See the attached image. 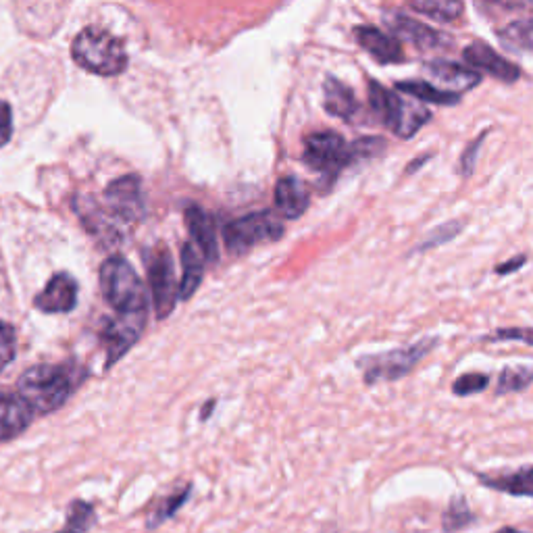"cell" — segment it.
Returning a JSON list of instances; mask_svg holds the SVG:
<instances>
[{
    "label": "cell",
    "mask_w": 533,
    "mask_h": 533,
    "mask_svg": "<svg viewBox=\"0 0 533 533\" xmlns=\"http://www.w3.org/2000/svg\"><path fill=\"white\" fill-rule=\"evenodd\" d=\"M71 57L88 73L115 78L128 67V53L119 38L103 28H84L71 42Z\"/></svg>",
    "instance_id": "obj_1"
},
{
    "label": "cell",
    "mask_w": 533,
    "mask_h": 533,
    "mask_svg": "<svg viewBox=\"0 0 533 533\" xmlns=\"http://www.w3.org/2000/svg\"><path fill=\"white\" fill-rule=\"evenodd\" d=\"M17 390L34 415H48L71 396L73 377L65 365H38L19 377Z\"/></svg>",
    "instance_id": "obj_2"
},
{
    "label": "cell",
    "mask_w": 533,
    "mask_h": 533,
    "mask_svg": "<svg viewBox=\"0 0 533 533\" xmlns=\"http://www.w3.org/2000/svg\"><path fill=\"white\" fill-rule=\"evenodd\" d=\"M100 290L119 315H146L148 292L134 267L121 255L109 257L100 267Z\"/></svg>",
    "instance_id": "obj_3"
},
{
    "label": "cell",
    "mask_w": 533,
    "mask_h": 533,
    "mask_svg": "<svg viewBox=\"0 0 533 533\" xmlns=\"http://www.w3.org/2000/svg\"><path fill=\"white\" fill-rule=\"evenodd\" d=\"M369 103L375 117L398 138H413L431 117L429 109L398 96L379 82H369Z\"/></svg>",
    "instance_id": "obj_4"
},
{
    "label": "cell",
    "mask_w": 533,
    "mask_h": 533,
    "mask_svg": "<svg viewBox=\"0 0 533 533\" xmlns=\"http://www.w3.org/2000/svg\"><path fill=\"white\" fill-rule=\"evenodd\" d=\"M286 232L284 221L275 211H259L238 217L223 227V242L232 255H244L255 246L282 240Z\"/></svg>",
    "instance_id": "obj_5"
},
{
    "label": "cell",
    "mask_w": 533,
    "mask_h": 533,
    "mask_svg": "<svg viewBox=\"0 0 533 533\" xmlns=\"http://www.w3.org/2000/svg\"><path fill=\"white\" fill-rule=\"evenodd\" d=\"M440 344V338L431 336L423 338L415 344L402 346L396 350H388L384 354H373V357H365L359 361V365L365 371V382L379 384V382H396V379L411 373L415 365L425 359L427 354Z\"/></svg>",
    "instance_id": "obj_6"
},
{
    "label": "cell",
    "mask_w": 533,
    "mask_h": 533,
    "mask_svg": "<svg viewBox=\"0 0 533 533\" xmlns=\"http://www.w3.org/2000/svg\"><path fill=\"white\" fill-rule=\"evenodd\" d=\"M302 161L329 182H334L344 167L354 163L350 142L338 132H315L304 138Z\"/></svg>",
    "instance_id": "obj_7"
},
{
    "label": "cell",
    "mask_w": 533,
    "mask_h": 533,
    "mask_svg": "<svg viewBox=\"0 0 533 533\" xmlns=\"http://www.w3.org/2000/svg\"><path fill=\"white\" fill-rule=\"evenodd\" d=\"M103 213L119 227L121 223L134 225L144 219L146 207L142 196V182L138 175H123L105 190ZM121 230V227H119Z\"/></svg>",
    "instance_id": "obj_8"
},
{
    "label": "cell",
    "mask_w": 533,
    "mask_h": 533,
    "mask_svg": "<svg viewBox=\"0 0 533 533\" xmlns=\"http://www.w3.org/2000/svg\"><path fill=\"white\" fill-rule=\"evenodd\" d=\"M148 279H150V294L152 307H155L157 319H165L173 313L175 302L180 298V284H175V269L171 252L167 248L152 250L148 259Z\"/></svg>",
    "instance_id": "obj_9"
},
{
    "label": "cell",
    "mask_w": 533,
    "mask_h": 533,
    "mask_svg": "<svg viewBox=\"0 0 533 533\" xmlns=\"http://www.w3.org/2000/svg\"><path fill=\"white\" fill-rule=\"evenodd\" d=\"M146 323V315H119L105 323L103 342L107 346V367L119 361L140 338Z\"/></svg>",
    "instance_id": "obj_10"
},
{
    "label": "cell",
    "mask_w": 533,
    "mask_h": 533,
    "mask_svg": "<svg viewBox=\"0 0 533 533\" xmlns=\"http://www.w3.org/2000/svg\"><path fill=\"white\" fill-rule=\"evenodd\" d=\"M463 59L473 67V71H477V73L484 71V73L492 75V78L506 82V84H513L521 78V69L515 63H511L509 59L496 53L490 44L481 42V40L471 42L463 50Z\"/></svg>",
    "instance_id": "obj_11"
},
{
    "label": "cell",
    "mask_w": 533,
    "mask_h": 533,
    "mask_svg": "<svg viewBox=\"0 0 533 533\" xmlns=\"http://www.w3.org/2000/svg\"><path fill=\"white\" fill-rule=\"evenodd\" d=\"M75 304H78V282L69 273L50 277L46 288L34 300V307L48 315L69 313L75 309Z\"/></svg>",
    "instance_id": "obj_12"
},
{
    "label": "cell",
    "mask_w": 533,
    "mask_h": 533,
    "mask_svg": "<svg viewBox=\"0 0 533 533\" xmlns=\"http://www.w3.org/2000/svg\"><path fill=\"white\" fill-rule=\"evenodd\" d=\"M384 23L396 36H400L402 40L411 42L423 50L425 48H440V46L450 42L440 32H436L434 28H429V25H425L423 21H417L415 17H409L402 11H388L384 15Z\"/></svg>",
    "instance_id": "obj_13"
},
{
    "label": "cell",
    "mask_w": 533,
    "mask_h": 533,
    "mask_svg": "<svg viewBox=\"0 0 533 533\" xmlns=\"http://www.w3.org/2000/svg\"><path fill=\"white\" fill-rule=\"evenodd\" d=\"M188 232L192 236V244L198 248L207 263L219 261V242H217V230L213 217L198 205H190L184 213Z\"/></svg>",
    "instance_id": "obj_14"
},
{
    "label": "cell",
    "mask_w": 533,
    "mask_h": 533,
    "mask_svg": "<svg viewBox=\"0 0 533 533\" xmlns=\"http://www.w3.org/2000/svg\"><path fill=\"white\" fill-rule=\"evenodd\" d=\"M273 198L279 215L286 219H300L311 205L309 186L304 184V180H300L298 175L279 177V182L273 190Z\"/></svg>",
    "instance_id": "obj_15"
},
{
    "label": "cell",
    "mask_w": 533,
    "mask_h": 533,
    "mask_svg": "<svg viewBox=\"0 0 533 533\" xmlns=\"http://www.w3.org/2000/svg\"><path fill=\"white\" fill-rule=\"evenodd\" d=\"M354 38L377 63L390 65L404 61V50L398 38L377 30L375 25H359V28H354Z\"/></svg>",
    "instance_id": "obj_16"
},
{
    "label": "cell",
    "mask_w": 533,
    "mask_h": 533,
    "mask_svg": "<svg viewBox=\"0 0 533 533\" xmlns=\"http://www.w3.org/2000/svg\"><path fill=\"white\" fill-rule=\"evenodd\" d=\"M34 413L19 394L0 392V442L21 436L30 427Z\"/></svg>",
    "instance_id": "obj_17"
},
{
    "label": "cell",
    "mask_w": 533,
    "mask_h": 533,
    "mask_svg": "<svg viewBox=\"0 0 533 533\" xmlns=\"http://www.w3.org/2000/svg\"><path fill=\"white\" fill-rule=\"evenodd\" d=\"M425 71L431 75V78L442 82L448 92L461 94L471 88H475L481 82V73L473 71L471 67H461L459 63L444 61V59H434L425 63Z\"/></svg>",
    "instance_id": "obj_18"
},
{
    "label": "cell",
    "mask_w": 533,
    "mask_h": 533,
    "mask_svg": "<svg viewBox=\"0 0 533 533\" xmlns=\"http://www.w3.org/2000/svg\"><path fill=\"white\" fill-rule=\"evenodd\" d=\"M323 98L325 111L338 119H350L359 111L357 96H354L352 88L334 78V75H327L323 82Z\"/></svg>",
    "instance_id": "obj_19"
},
{
    "label": "cell",
    "mask_w": 533,
    "mask_h": 533,
    "mask_svg": "<svg viewBox=\"0 0 533 533\" xmlns=\"http://www.w3.org/2000/svg\"><path fill=\"white\" fill-rule=\"evenodd\" d=\"M182 284H180V300H190L196 290L202 284L205 277V259L198 252V248L192 242H186L182 246Z\"/></svg>",
    "instance_id": "obj_20"
},
{
    "label": "cell",
    "mask_w": 533,
    "mask_h": 533,
    "mask_svg": "<svg viewBox=\"0 0 533 533\" xmlns=\"http://www.w3.org/2000/svg\"><path fill=\"white\" fill-rule=\"evenodd\" d=\"M396 88L404 94H409L421 103H431V105H442V107H452L461 103V94H454L448 90H440L434 84L427 82H398Z\"/></svg>",
    "instance_id": "obj_21"
},
{
    "label": "cell",
    "mask_w": 533,
    "mask_h": 533,
    "mask_svg": "<svg viewBox=\"0 0 533 533\" xmlns=\"http://www.w3.org/2000/svg\"><path fill=\"white\" fill-rule=\"evenodd\" d=\"M500 42L515 50V53H533V17L531 19H519L506 25L498 32Z\"/></svg>",
    "instance_id": "obj_22"
},
{
    "label": "cell",
    "mask_w": 533,
    "mask_h": 533,
    "mask_svg": "<svg viewBox=\"0 0 533 533\" xmlns=\"http://www.w3.org/2000/svg\"><path fill=\"white\" fill-rule=\"evenodd\" d=\"M490 488H496L506 494L515 496H533V467L521 469L511 475H502L494 479H484Z\"/></svg>",
    "instance_id": "obj_23"
},
{
    "label": "cell",
    "mask_w": 533,
    "mask_h": 533,
    "mask_svg": "<svg viewBox=\"0 0 533 533\" xmlns=\"http://www.w3.org/2000/svg\"><path fill=\"white\" fill-rule=\"evenodd\" d=\"M409 9L436 21H454L465 11V7L454 0H417L409 5Z\"/></svg>",
    "instance_id": "obj_24"
},
{
    "label": "cell",
    "mask_w": 533,
    "mask_h": 533,
    "mask_svg": "<svg viewBox=\"0 0 533 533\" xmlns=\"http://www.w3.org/2000/svg\"><path fill=\"white\" fill-rule=\"evenodd\" d=\"M533 382V367L517 365V367H504L498 375V388L496 394H515L529 388Z\"/></svg>",
    "instance_id": "obj_25"
},
{
    "label": "cell",
    "mask_w": 533,
    "mask_h": 533,
    "mask_svg": "<svg viewBox=\"0 0 533 533\" xmlns=\"http://www.w3.org/2000/svg\"><path fill=\"white\" fill-rule=\"evenodd\" d=\"M96 521V513L92 509V504L84 500H75L69 506L65 527L59 533H86Z\"/></svg>",
    "instance_id": "obj_26"
},
{
    "label": "cell",
    "mask_w": 533,
    "mask_h": 533,
    "mask_svg": "<svg viewBox=\"0 0 533 533\" xmlns=\"http://www.w3.org/2000/svg\"><path fill=\"white\" fill-rule=\"evenodd\" d=\"M465 223L463 221H446L442 223L440 227H436V230H431L427 234V240H423L419 246H417V252H425V250H431L436 246H442V244H448L450 240H454L456 236H459L463 232Z\"/></svg>",
    "instance_id": "obj_27"
},
{
    "label": "cell",
    "mask_w": 533,
    "mask_h": 533,
    "mask_svg": "<svg viewBox=\"0 0 533 533\" xmlns=\"http://www.w3.org/2000/svg\"><path fill=\"white\" fill-rule=\"evenodd\" d=\"M488 386H490V377L486 373L471 371L456 379V382L452 384V392L456 396H473V394L484 392Z\"/></svg>",
    "instance_id": "obj_28"
},
{
    "label": "cell",
    "mask_w": 533,
    "mask_h": 533,
    "mask_svg": "<svg viewBox=\"0 0 533 533\" xmlns=\"http://www.w3.org/2000/svg\"><path fill=\"white\" fill-rule=\"evenodd\" d=\"M15 354H17L15 329L9 323L0 321V373L15 361Z\"/></svg>",
    "instance_id": "obj_29"
},
{
    "label": "cell",
    "mask_w": 533,
    "mask_h": 533,
    "mask_svg": "<svg viewBox=\"0 0 533 533\" xmlns=\"http://www.w3.org/2000/svg\"><path fill=\"white\" fill-rule=\"evenodd\" d=\"M486 342H525L533 346V327H504L484 338Z\"/></svg>",
    "instance_id": "obj_30"
},
{
    "label": "cell",
    "mask_w": 533,
    "mask_h": 533,
    "mask_svg": "<svg viewBox=\"0 0 533 533\" xmlns=\"http://www.w3.org/2000/svg\"><path fill=\"white\" fill-rule=\"evenodd\" d=\"M486 138H488V130H486V132H481V134H479L473 142H469V146L465 148V152L461 155V163H459V167H461V175H463V177H471V175H473V171H475V163H477V157H479V148H481V144L486 142Z\"/></svg>",
    "instance_id": "obj_31"
},
{
    "label": "cell",
    "mask_w": 533,
    "mask_h": 533,
    "mask_svg": "<svg viewBox=\"0 0 533 533\" xmlns=\"http://www.w3.org/2000/svg\"><path fill=\"white\" fill-rule=\"evenodd\" d=\"M188 492H190V490H184V492H180L177 496H171V498L161 506V509L157 511V515L152 517V519H148V527H157L161 521L173 517V515L177 513V509H180V506L186 502Z\"/></svg>",
    "instance_id": "obj_32"
},
{
    "label": "cell",
    "mask_w": 533,
    "mask_h": 533,
    "mask_svg": "<svg viewBox=\"0 0 533 533\" xmlns=\"http://www.w3.org/2000/svg\"><path fill=\"white\" fill-rule=\"evenodd\" d=\"M11 136H13V111L9 103L0 100V148L9 144Z\"/></svg>",
    "instance_id": "obj_33"
},
{
    "label": "cell",
    "mask_w": 533,
    "mask_h": 533,
    "mask_svg": "<svg viewBox=\"0 0 533 533\" xmlns=\"http://www.w3.org/2000/svg\"><path fill=\"white\" fill-rule=\"evenodd\" d=\"M527 263V257L525 255H517L515 259H511V261H506V263H500L498 267H496V273L498 275H509V273H515V271H519L523 265Z\"/></svg>",
    "instance_id": "obj_34"
},
{
    "label": "cell",
    "mask_w": 533,
    "mask_h": 533,
    "mask_svg": "<svg viewBox=\"0 0 533 533\" xmlns=\"http://www.w3.org/2000/svg\"><path fill=\"white\" fill-rule=\"evenodd\" d=\"M429 159H431V157H425V155H423V157H419L417 161H413V163L409 165V169H406V171H409V173L417 171V165H421V163H425V161H429Z\"/></svg>",
    "instance_id": "obj_35"
},
{
    "label": "cell",
    "mask_w": 533,
    "mask_h": 533,
    "mask_svg": "<svg viewBox=\"0 0 533 533\" xmlns=\"http://www.w3.org/2000/svg\"><path fill=\"white\" fill-rule=\"evenodd\" d=\"M498 533H519L517 529H511V527H506V529H502V531H498Z\"/></svg>",
    "instance_id": "obj_36"
}]
</instances>
